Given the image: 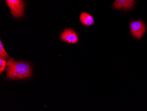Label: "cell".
<instances>
[{"instance_id": "6da1fadb", "label": "cell", "mask_w": 147, "mask_h": 111, "mask_svg": "<svg viewBox=\"0 0 147 111\" xmlns=\"http://www.w3.org/2000/svg\"><path fill=\"white\" fill-rule=\"evenodd\" d=\"M7 74L9 79H24L31 76V68L29 64L25 62H16L11 58L7 62Z\"/></svg>"}, {"instance_id": "7a4b0ae2", "label": "cell", "mask_w": 147, "mask_h": 111, "mask_svg": "<svg viewBox=\"0 0 147 111\" xmlns=\"http://www.w3.org/2000/svg\"><path fill=\"white\" fill-rule=\"evenodd\" d=\"M8 7L11 9V14L16 18L24 16L25 4L23 0H5Z\"/></svg>"}, {"instance_id": "3957f363", "label": "cell", "mask_w": 147, "mask_h": 111, "mask_svg": "<svg viewBox=\"0 0 147 111\" xmlns=\"http://www.w3.org/2000/svg\"><path fill=\"white\" fill-rule=\"evenodd\" d=\"M130 31L132 35L137 39H141L146 31L144 23L141 20L132 21L129 24Z\"/></svg>"}, {"instance_id": "277c9868", "label": "cell", "mask_w": 147, "mask_h": 111, "mask_svg": "<svg viewBox=\"0 0 147 111\" xmlns=\"http://www.w3.org/2000/svg\"><path fill=\"white\" fill-rule=\"evenodd\" d=\"M61 39L69 44H75L78 41L77 34L71 29H66L61 34Z\"/></svg>"}, {"instance_id": "5b68a950", "label": "cell", "mask_w": 147, "mask_h": 111, "mask_svg": "<svg viewBox=\"0 0 147 111\" xmlns=\"http://www.w3.org/2000/svg\"><path fill=\"white\" fill-rule=\"evenodd\" d=\"M135 2V0H115L113 7L115 10H129L134 7Z\"/></svg>"}, {"instance_id": "8992f818", "label": "cell", "mask_w": 147, "mask_h": 111, "mask_svg": "<svg viewBox=\"0 0 147 111\" xmlns=\"http://www.w3.org/2000/svg\"><path fill=\"white\" fill-rule=\"evenodd\" d=\"M80 22L84 25L90 26L95 25L94 20L92 16L86 12H82L79 16Z\"/></svg>"}, {"instance_id": "52a82bcc", "label": "cell", "mask_w": 147, "mask_h": 111, "mask_svg": "<svg viewBox=\"0 0 147 111\" xmlns=\"http://www.w3.org/2000/svg\"><path fill=\"white\" fill-rule=\"evenodd\" d=\"M9 56L8 54L6 52L5 50L3 47L1 41H0V58H2L3 59H5L7 58H8Z\"/></svg>"}, {"instance_id": "ba28073f", "label": "cell", "mask_w": 147, "mask_h": 111, "mask_svg": "<svg viewBox=\"0 0 147 111\" xmlns=\"http://www.w3.org/2000/svg\"><path fill=\"white\" fill-rule=\"evenodd\" d=\"M7 66V62L5 59L0 58V72H2L4 71Z\"/></svg>"}]
</instances>
